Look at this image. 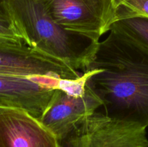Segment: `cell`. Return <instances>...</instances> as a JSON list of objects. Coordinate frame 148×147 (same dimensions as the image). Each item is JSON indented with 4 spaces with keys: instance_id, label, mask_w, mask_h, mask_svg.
<instances>
[{
    "instance_id": "6da1fadb",
    "label": "cell",
    "mask_w": 148,
    "mask_h": 147,
    "mask_svg": "<svg viewBox=\"0 0 148 147\" xmlns=\"http://www.w3.org/2000/svg\"><path fill=\"white\" fill-rule=\"evenodd\" d=\"M82 74L105 115L148 127V47L111 27Z\"/></svg>"
},
{
    "instance_id": "7a4b0ae2",
    "label": "cell",
    "mask_w": 148,
    "mask_h": 147,
    "mask_svg": "<svg viewBox=\"0 0 148 147\" xmlns=\"http://www.w3.org/2000/svg\"><path fill=\"white\" fill-rule=\"evenodd\" d=\"M6 1L25 44L62 61L78 71L86 70L99 43L59 25L40 0Z\"/></svg>"
},
{
    "instance_id": "3957f363",
    "label": "cell",
    "mask_w": 148,
    "mask_h": 147,
    "mask_svg": "<svg viewBox=\"0 0 148 147\" xmlns=\"http://www.w3.org/2000/svg\"><path fill=\"white\" fill-rule=\"evenodd\" d=\"M102 106L101 99L88 86L82 74L79 80L69 81L55 89L39 120L61 142L67 138L85 118Z\"/></svg>"
},
{
    "instance_id": "277c9868",
    "label": "cell",
    "mask_w": 148,
    "mask_h": 147,
    "mask_svg": "<svg viewBox=\"0 0 148 147\" xmlns=\"http://www.w3.org/2000/svg\"><path fill=\"white\" fill-rule=\"evenodd\" d=\"M46 12L66 30L99 43L116 20L114 0H40Z\"/></svg>"
},
{
    "instance_id": "5b68a950",
    "label": "cell",
    "mask_w": 148,
    "mask_h": 147,
    "mask_svg": "<svg viewBox=\"0 0 148 147\" xmlns=\"http://www.w3.org/2000/svg\"><path fill=\"white\" fill-rule=\"evenodd\" d=\"M0 75L75 82L82 72L24 43L0 42Z\"/></svg>"
},
{
    "instance_id": "8992f818",
    "label": "cell",
    "mask_w": 148,
    "mask_h": 147,
    "mask_svg": "<svg viewBox=\"0 0 148 147\" xmlns=\"http://www.w3.org/2000/svg\"><path fill=\"white\" fill-rule=\"evenodd\" d=\"M145 127L96 112L72 133L78 147H148Z\"/></svg>"
},
{
    "instance_id": "52a82bcc",
    "label": "cell",
    "mask_w": 148,
    "mask_h": 147,
    "mask_svg": "<svg viewBox=\"0 0 148 147\" xmlns=\"http://www.w3.org/2000/svg\"><path fill=\"white\" fill-rule=\"evenodd\" d=\"M64 81L0 75V106L23 109L39 120Z\"/></svg>"
},
{
    "instance_id": "ba28073f",
    "label": "cell",
    "mask_w": 148,
    "mask_h": 147,
    "mask_svg": "<svg viewBox=\"0 0 148 147\" xmlns=\"http://www.w3.org/2000/svg\"><path fill=\"white\" fill-rule=\"evenodd\" d=\"M0 147H61V143L28 112L0 106Z\"/></svg>"
},
{
    "instance_id": "9c48e42d",
    "label": "cell",
    "mask_w": 148,
    "mask_h": 147,
    "mask_svg": "<svg viewBox=\"0 0 148 147\" xmlns=\"http://www.w3.org/2000/svg\"><path fill=\"white\" fill-rule=\"evenodd\" d=\"M111 27L116 29L136 41L148 47V18L129 16L119 18Z\"/></svg>"
},
{
    "instance_id": "30bf717a",
    "label": "cell",
    "mask_w": 148,
    "mask_h": 147,
    "mask_svg": "<svg viewBox=\"0 0 148 147\" xmlns=\"http://www.w3.org/2000/svg\"><path fill=\"white\" fill-rule=\"evenodd\" d=\"M129 16H141L148 18V0H127L123 2L117 8L116 20Z\"/></svg>"
},
{
    "instance_id": "8fae6325",
    "label": "cell",
    "mask_w": 148,
    "mask_h": 147,
    "mask_svg": "<svg viewBox=\"0 0 148 147\" xmlns=\"http://www.w3.org/2000/svg\"><path fill=\"white\" fill-rule=\"evenodd\" d=\"M0 42L24 43L12 17L0 16Z\"/></svg>"
},
{
    "instance_id": "7c38bea8",
    "label": "cell",
    "mask_w": 148,
    "mask_h": 147,
    "mask_svg": "<svg viewBox=\"0 0 148 147\" xmlns=\"http://www.w3.org/2000/svg\"><path fill=\"white\" fill-rule=\"evenodd\" d=\"M61 147H78L73 134H71L67 138L61 141Z\"/></svg>"
},
{
    "instance_id": "4fadbf2b",
    "label": "cell",
    "mask_w": 148,
    "mask_h": 147,
    "mask_svg": "<svg viewBox=\"0 0 148 147\" xmlns=\"http://www.w3.org/2000/svg\"><path fill=\"white\" fill-rule=\"evenodd\" d=\"M0 16L11 17L7 5L6 0H0Z\"/></svg>"
},
{
    "instance_id": "5bb4252c",
    "label": "cell",
    "mask_w": 148,
    "mask_h": 147,
    "mask_svg": "<svg viewBox=\"0 0 148 147\" xmlns=\"http://www.w3.org/2000/svg\"><path fill=\"white\" fill-rule=\"evenodd\" d=\"M125 1H127V0H114V4H115V6H116V9L118 8V7H119V6L121 5L123 2H124Z\"/></svg>"
}]
</instances>
